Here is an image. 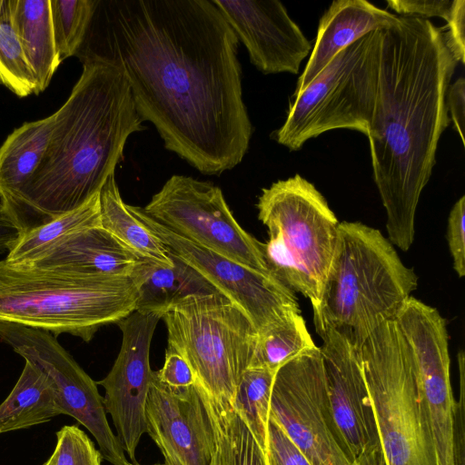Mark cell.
Here are the masks:
<instances>
[{
	"instance_id": "obj_11",
	"label": "cell",
	"mask_w": 465,
	"mask_h": 465,
	"mask_svg": "<svg viewBox=\"0 0 465 465\" xmlns=\"http://www.w3.org/2000/svg\"><path fill=\"white\" fill-rule=\"evenodd\" d=\"M0 340L38 367L48 378L61 414L74 418L94 438L112 465H129L106 416L97 383L52 333L15 323L0 322Z\"/></svg>"
},
{
	"instance_id": "obj_4",
	"label": "cell",
	"mask_w": 465,
	"mask_h": 465,
	"mask_svg": "<svg viewBox=\"0 0 465 465\" xmlns=\"http://www.w3.org/2000/svg\"><path fill=\"white\" fill-rule=\"evenodd\" d=\"M418 276L377 229L341 222L318 309L316 332L333 328L358 347L381 324L394 320L417 289Z\"/></svg>"
},
{
	"instance_id": "obj_32",
	"label": "cell",
	"mask_w": 465,
	"mask_h": 465,
	"mask_svg": "<svg viewBox=\"0 0 465 465\" xmlns=\"http://www.w3.org/2000/svg\"><path fill=\"white\" fill-rule=\"evenodd\" d=\"M265 456L268 465H312L300 449L271 418L268 422Z\"/></svg>"
},
{
	"instance_id": "obj_31",
	"label": "cell",
	"mask_w": 465,
	"mask_h": 465,
	"mask_svg": "<svg viewBox=\"0 0 465 465\" xmlns=\"http://www.w3.org/2000/svg\"><path fill=\"white\" fill-rule=\"evenodd\" d=\"M53 465H101L103 457L77 425L63 426L56 432V444L50 456Z\"/></svg>"
},
{
	"instance_id": "obj_2",
	"label": "cell",
	"mask_w": 465,
	"mask_h": 465,
	"mask_svg": "<svg viewBox=\"0 0 465 465\" xmlns=\"http://www.w3.org/2000/svg\"><path fill=\"white\" fill-rule=\"evenodd\" d=\"M456 64L442 27L429 19L398 15L381 29L377 94L366 136L388 240L403 252L413 243L419 200L449 125L446 96Z\"/></svg>"
},
{
	"instance_id": "obj_26",
	"label": "cell",
	"mask_w": 465,
	"mask_h": 465,
	"mask_svg": "<svg viewBox=\"0 0 465 465\" xmlns=\"http://www.w3.org/2000/svg\"><path fill=\"white\" fill-rule=\"evenodd\" d=\"M315 346L301 313L292 312L257 332L249 367L276 371L292 358Z\"/></svg>"
},
{
	"instance_id": "obj_18",
	"label": "cell",
	"mask_w": 465,
	"mask_h": 465,
	"mask_svg": "<svg viewBox=\"0 0 465 465\" xmlns=\"http://www.w3.org/2000/svg\"><path fill=\"white\" fill-rule=\"evenodd\" d=\"M140 256L101 226L66 235L26 263L82 274L130 276Z\"/></svg>"
},
{
	"instance_id": "obj_34",
	"label": "cell",
	"mask_w": 465,
	"mask_h": 465,
	"mask_svg": "<svg viewBox=\"0 0 465 465\" xmlns=\"http://www.w3.org/2000/svg\"><path fill=\"white\" fill-rule=\"evenodd\" d=\"M442 27L447 48L457 63L465 60V1L453 0L452 9Z\"/></svg>"
},
{
	"instance_id": "obj_13",
	"label": "cell",
	"mask_w": 465,
	"mask_h": 465,
	"mask_svg": "<svg viewBox=\"0 0 465 465\" xmlns=\"http://www.w3.org/2000/svg\"><path fill=\"white\" fill-rule=\"evenodd\" d=\"M127 209L169 252L179 257L218 292L237 304L257 332L292 312H300L294 292L270 274L253 270L172 232L142 207Z\"/></svg>"
},
{
	"instance_id": "obj_20",
	"label": "cell",
	"mask_w": 465,
	"mask_h": 465,
	"mask_svg": "<svg viewBox=\"0 0 465 465\" xmlns=\"http://www.w3.org/2000/svg\"><path fill=\"white\" fill-rule=\"evenodd\" d=\"M54 120L53 114L25 123L15 129L0 146V201L17 225L23 191L45 154Z\"/></svg>"
},
{
	"instance_id": "obj_33",
	"label": "cell",
	"mask_w": 465,
	"mask_h": 465,
	"mask_svg": "<svg viewBox=\"0 0 465 465\" xmlns=\"http://www.w3.org/2000/svg\"><path fill=\"white\" fill-rule=\"evenodd\" d=\"M465 196L452 206L447 225V242L453 261V269L461 278L465 275Z\"/></svg>"
},
{
	"instance_id": "obj_42",
	"label": "cell",
	"mask_w": 465,
	"mask_h": 465,
	"mask_svg": "<svg viewBox=\"0 0 465 465\" xmlns=\"http://www.w3.org/2000/svg\"><path fill=\"white\" fill-rule=\"evenodd\" d=\"M164 462H166V461H164ZM166 464H167V465H173V464H171V463H169V462H166Z\"/></svg>"
},
{
	"instance_id": "obj_14",
	"label": "cell",
	"mask_w": 465,
	"mask_h": 465,
	"mask_svg": "<svg viewBox=\"0 0 465 465\" xmlns=\"http://www.w3.org/2000/svg\"><path fill=\"white\" fill-rule=\"evenodd\" d=\"M161 316L136 311L117 324L122 345L108 374L99 381L104 390V406L111 416L116 438L133 463L136 449L147 431L146 404L154 371L150 366L151 341Z\"/></svg>"
},
{
	"instance_id": "obj_7",
	"label": "cell",
	"mask_w": 465,
	"mask_h": 465,
	"mask_svg": "<svg viewBox=\"0 0 465 465\" xmlns=\"http://www.w3.org/2000/svg\"><path fill=\"white\" fill-rule=\"evenodd\" d=\"M387 465H437L407 343L395 320L358 346Z\"/></svg>"
},
{
	"instance_id": "obj_15",
	"label": "cell",
	"mask_w": 465,
	"mask_h": 465,
	"mask_svg": "<svg viewBox=\"0 0 465 465\" xmlns=\"http://www.w3.org/2000/svg\"><path fill=\"white\" fill-rule=\"evenodd\" d=\"M330 412L336 440L352 463L380 443L358 347L333 328L319 333Z\"/></svg>"
},
{
	"instance_id": "obj_3",
	"label": "cell",
	"mask_w": 465,
	"mask_h": 465,
	"mask_svg": "<svg viewBox=\"0 0 465 465\" xmlns=\"http://www.w3.org/2000/svg\"><path fill=\"white\" fill-rule=\"evenodd\" d=\"M82 64L69 97L54 113L46 150L23 191L22 235L99 193L123 159L128 137L145 129L123 72L103 62Z\"/></svg>"
},
{
	"instance_id": "obj_27",
	"label": "cell",
	"mask_w": 465,
	"mask_h": 465,
	"mask_svg": "<svg viewBox=\"0 0 465 465\" xmlns=\"http://www.w3.org/2000/svg\"><path fill=\"white\" fill-rule=\"evenodd\" d=\"M97 226H101L99 193L78 209L23 234L7 253L5 261L11 264L26 263L59 239Z\"/></svg>"
},
{
	"instance_id": "obj_23",
	"label": "cell",
	"mask_w": 465,
	"mask_h": 465,
	"mask_svg": "<svg viewBox=\"0 0 465 465\" xmlns=\"http://www.w3.org/2000/svg\"><path fill=\"white\" fill-rule=\"evenodd\" d=\"M59 415L50 381L25 361L16 383L0 403V434L40 425Z\"/></svg>"
},
{
	"instance_id": "obj_40",
	"label": "cell",
	"mask_w": 465,
	"mask_h": 465,
	"mask_svg": "<svg viewBox=\"0 0 465 465\" xmlns=\"http://www.w3.org/2000/svg\"><path fill=\"white\" fill-rule=\"evenodd\" d=\"M44 465H53L51 457H49V459L45 462Z\"/></svg>"
},
{
	"instance_id": "obj_24",
	"label": "cell",
	"mask_w": 465,
	"mask_h": 465,
	"mask_svg": "<svg viewBox=\"0 0 465 465\" xmlns=\"http://www.w3.org/2000/svg\"><path fill=\"white\" fill-rule=\"evenodd\" d=\"M199 390L214 435L211 465H268L264 450L232 403L214 400Z\"/></svg>"
},
{
	"instance_id": "obj_1",
	"label": "cell",
	"mask_w": 465,
	"mask_h": 465,
	"mask_svg": "<svg viewBox=\"0 0 465 465\" xmlns=\"http://www.w3.org/2000/svg\"><path fill=\"white\" fill-rule=\"evenodd\" d=\"M238 44L212 0H95L75 56L120 69L164 147L220 175L243 160L252 134Z\"/></svg>"
},
{
	"instance_id": "obj_29",
	"label": "cell",
	"mask_w": 465,
	"mask_h": 465,
	"mask_svg": "<svg viewBox=\"0 0 465 465\" xmlns=\"http://www.w3.org/2000/svg\"><path fill=\"white\" fill-rule=\"evenodd\" d=\"M0 85L21 98L38 94L34 73L12 25L8 0H0Z\"/></svg>"
},
{
	"instance_id": "obj_22",
	"label": "cell",
	"mask_w": 465,
	"mask_h": 465,
	"mask_svg": "<svg viewBox=\"0 0 465 465\" xmlns=\"http://www.w3.org/2000/svg\"><path fill=\"white\" fill-rule=\"evenodd\" d=\"M13 27L37 84V94L49 85L60 65L55 46L50 0H8Z\"/></svg>"
},
{
	"instance_id": "obj_37",
	"label": "cell",
	"mask_w": 465,
	"mask_h": 465,
	"mask_svg": "<svg viewBox=\"0 0 465 465\" xmlns=\"http://www.w3.org/2000/svg\"><path fill=\"white\" fill-rule=\"evenodd\" d=\"M446 104L453 127L458 133L462 145H465V80L463 76L459 77L450 84L447 91Z\"/></svg>"
},
{
	"instance_id": "obj_21",
	"label": "cell",
	"mask_w": 465,
	"mask_h": 465,
	"mask_svg": "<svg viewBox=\"0 0 465 465\" xmlns=\"http://www.w3.org/2000/svg\"><path fill=\"white\" fill-rule=\"evenodd\" d=\"M170 255L172 264L144 257L136 262L129 276L137 291L136 312L162 318L171 306L188 296L220 292L179 257Z\"/></svg>"
},
{
	"instance_id": "obj_41",
	"label": "cell",
	"mask_w": 465,
	"mask_h": 465,
	"mask_svg": "<svg viewBox=\"0 0 465 465\" xmlns=\"http://www.w3.org/2000/svg\"><path fill=\"white\" fill-rule=\"evenodd\" d=\"M129 465H139V464L138 463H130ZM153 465H167V464H166V462H164V463H155Z\"/></svg>"
},
{
	"instance_id": "obj_38",
	"label": "cell",
	"mask_w": 465,
	"mask_h": 465,
	"mask_svg": "<svg viewBox=\"0 0 465 465\" xmlns=\"http://www.w3.org/2000/svg\"><path fill=\"white\" fill-rule=\"evenodd\" d=\"M22 235L21 230L0 201V255L9 252Z\"/></svg>"
},
{
	"instance_id": "obj_6",
	"label": "cell",
	"mask_w": 465,
	"mask_h": 465,
	"mask_svg": "<svg viewBox=\"0 0 465 465\" xmlns=\"http://www.w3.org/2000/svg\"><path fill=\"white\" fill-rule=\"evenodd\" d=\"M162 319L168 347L187 361L195 384L209 397L232 403L257 339L248 315L215 292L188 296L171 306Z\"/></svg>"
},
{
	"instance_id": "obj_12",
	"label": "cell",
	"mask_w": 465,
	"mask_h": 465,
	"mask_svg": "<svg viewBox=\"0 0 465 465\" xmlns=\"http://www.w3.org/2000/svg\"><path fill=\"white\" fill-rule=\"evenodd\" d=\"M270 418L312 465H351L336 440L319 347L304 351L276 371Z\"/></svg>"
},
{
	"instance_id": "obj_5",
	"label": "cell",
	"mask_w": 465,
	"mask_h": 465,
	"mask_svg": "<svg viewBox=\"0 0 465 465\" xmlns=\"http://www.w3.org/2000/svg\"><path fill=\"white\" fill-rule=\"evenodd\" d=\"M129 276L82 274L0 261V322L68 333L90 341L135 311Z\"/></svg>"
},
{
	"instance_id": "obj_9",
	"label": "cell",
	"mask_w": 465,
	"mask_h": 465,
	"mask_svg": "<svg viewBox=\"0 0 465 465\" xmlns=\"http://www.w3.org/2000/svg\"><path fill=\"white\" fill-rule=\"evenodd\" d=\"M256 206L259 220L280 236L306 280L314 312L336 247L337 217L314 184L298 173L263 188Z\"/></svg>"
},
{
	"instance_id": "obj_17",
	"label": "cell",
	"mask_w": 465,
	"mask_h": 465,
	"mask_svg": "<svg viewBox=\"0 0 465 465\" xmlns=\"http://www.w3.org/2000/svg\"><path fill=\"white\" fill-rule=\"evenodd\" d=\"M146 433L173 465H211L214 435L210 415L196 384L173 389L155 371L146 404Z\"/></svg>"
},
{
	"instance_id": "obj_35",
	"label": "cell",
	"mask_w": 465,
	"mask_h": 465,
	"mask_svg": "<svg viewBox=\"0 0 465 465\" xmlns=\"http://www.w3.org/2000/svg\"><path fill=\"white\" fill-rule=\"evenodd\" d=\"M155 374L163 384L173 389L189 388L195 384V377L187 361L168 346L163 366Z\"/></svg>"
},
{
	"instance_id": "obj_39",
	"label": "cell",
	"mask_w": 465,
	"mask_h": 465,
	"mask_svg": "<svg viewBox=\"0 0 465 465\" xmlns=\"http://www.w3.org/2000/svg\"><path fill=\"white\" fill-rule=\"evenodd\" d=\"M351 465H387L381 443L368 449Z\"/></svg>"
},
{
	"instance_id": "obj_10",
	"label": "cell",
	"mask_w": 465,
	"mask_h": 465,
	"mask_svg": "<svg viewBox=\"0 0 465 465\" xmlns=\"http://www.w3.org/2000/svg\"><path fill=\"white\" fill-rule=\"evenodd\" d=\"M143 210L176 234L272 275L262 242L238 223L222 190L212 183L174 174Z\"/></svg>"
},
{
	"instance_id": "obj_28",
	"label": "cell",
	"mask_w": 465,
	"mask_h": 465,
	"mask_svg": "<svg viewBox=\"0 0 465 465\" xmlns=\"http://www.w3.org/2000/svg\"><path fill=\"white\" fill-rule=\"evenodd\" d=\"M275 373L264 368H247L241 377L232 402L264 452Z\"/></svg>"
},
{
	"instance_id": "obj_25",
	"label": "cell",
	"mask_w": 465,
	"mask_h": 465,
	"mask_svg": "<svg viewBox=\"0 0 465 465\" xmlns=\"http://www.w3.org/2000/svg\"><path fill=\"white\" fill-rule=\"evenodd\" d=\"M99 207L101 227L119 242L140 257L172 264L168 248L127 209L114 173L108 176L99 192Z\"/></svg>"
},
{
	"instance_id": "obj_16",
	"label": "cell",
	"mask_w": 465,
	"mask_h": 465,
	"mask_svg": "<svg viewBox=\"0 0 465 465\" xmlns=\"http://www.w3.org/2000/svg\"><path fill=\"white\" fill-rule=\"evenodd\" d=\"M262 74H297L312 44L277 0H212Z\"/></svg>"
},
{
	"instance_id": "obj_30",
	"label": "cell",
	"mask_w": 465,
	"mask_h": 465,
	"mask_svg": "<svg viewBox=\"0 0 465 465\" xmlns=\"http://www.w3.org/2000/svg\"><path fill=\"white\" fill-rule=\"evenodd\" d=\"M60 63L76 54L94 12L95 0H50Z\"/></svg>"
},
{
	"instance_id": "obj_36",
	"label": "cell",
	"mask_w": 465,
	"mask_h": 465,
	"mask_svg": "<svg viewBox=\"0 0 465 465\" xmlns=\"http://www.w3.org/2000/svg\"><path fill=\"white\" fill-rule=\"evenodd\" d=\"M389 7L399 15L422 19L440 17L448 19L453 5V0H387Z\"/></svg>"
},
{
	"instance_id": "obj_19",
	"label": "cell",
	"mask_w": 465,
	"mask_h": 465,
	"mask_svg": "<svg viewBox=\"0 0 465 465\" xmlns=\"http://www.w3.org/2000/svg\"><path fill=\"white\" fill-rule=\"evenodd\" d=\"M397 17L365 0L333 1L320 19L315 44L293 96L302 92L339 52L369 33L389 26Z\"/></svg>"
},
{
	"instance_id": "obj_8",
	"label": "cell",
	"mask_w": 465,
	"mask_h": 465,
	"mask_svg": "<svg viewBox=\"0 0 465 465\" xmlns=\"http://www.w3.org/2000/svg\"><path fill=\"white\" fill-rule=\"evenodd\" d=\"M381 30L369 33L339 52L290 104L273 139L291 151L335 129L368 133L379 76Z\"/></svg>"
}]
</instances>
